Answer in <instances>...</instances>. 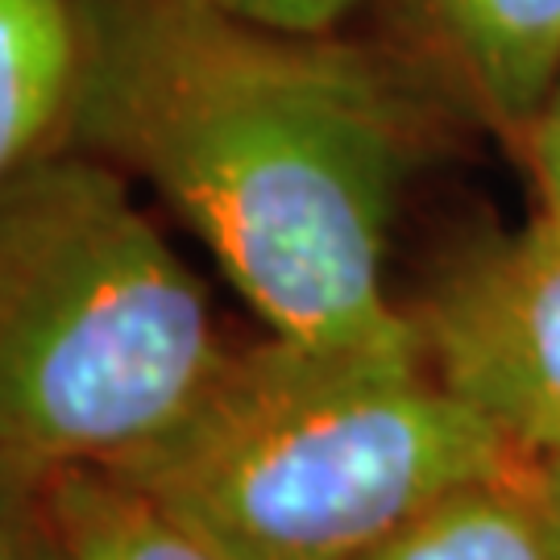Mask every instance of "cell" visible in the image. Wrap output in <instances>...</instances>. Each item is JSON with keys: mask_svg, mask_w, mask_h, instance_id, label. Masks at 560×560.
<instances>
[{"mask_svg": "<svg viewBox=\"0 0 560 560\" xmlns=\"http://www.w3.org/2000/svg\"><path fill=\"white\" fill-rule=\"evenodd\" d=\"M67 138L154 183L275 337L407 324L382 270L432 104L402 59L212 0H96Z\"/></svg>", "mask_w": 560, "mask_h": 560, "instance_id": "1", "label": "cell"}, {"mask_svg": "<svg viewBox=\"0 0 560 560\" xmlns=\"http://www.w3.org/2000/svg\"><path fill=\"white\" fill-rule=\"evenodd\" d=\"M432 370L420 332L270 337L117 469L221 560H361L448 490L527 469Z\"/></svg>", "mask_w": 560, "mask_h": 560, "instance_id": "2", "label": "cell"}, {"mask_svg": "<svg viewBox=\"0 0 560 560\" xmlns=\"http://www.w3.org/2000/svg\"><path fill=\"white\" fill-rule=\"evenodd\" d=\"M229 353L113 162L55 150L0 183V486L125 465Z\"/></svg>", "mask_w": 560, "mask_h": 560, "instance_id": "3", "label": "cell"}, {"mask_svg": "<svg viewBox=\"0 0 560 560\" xmlns=\"http://www.w3.org/2000/svg\"><path fill=\"white\" fill-rule=\"evenodd\" d=\"M432 370L532 460L560 453V237L465 249L411 316Z\"/></svg>", "mask_w": 560, "mask_h": 560, "instance_id": "4", "label": "cell"}, {"mask_svg": "<svg viewBox=\"0 0 560 560\" xmlns=\"http://www.w3.org/2000/svg\"><path fill=\"white\" fill-rule=\"evenodd\" d=\"M460 92L511 138H532L560 80V0H416Z\"/></svg>", "mask_w": 560, "mask_h": 560, "instance_id": "5", "label": "cell"}, {"mask_svg": "<svg viewBox=\"0 0 560 560\" xmlns=\"http://www.w3.org/2000/svg\"><path fill=\"white\" fill-rule=\"evenodd\" d=\"M96 0H0V183L71 129Z\"/></svg>", "mask_w": 560, "mask_h": 560, "instance_id": "6", "label": "cell"}, {"mask_svg": "<svg viewBox=\"0 0 560 560\" xmlns=\"http://www.w3.org/2000/svg\"><path fill=\"white\" fill-rule=\"evenodd\" d=\"M361 560H560V527L536 481V460L448 490Z\"/></svg>", "mask_w": 560, "mask_h": 560, "instance_id": "7", "label": "cell"}, {"mask_svg": "<svg viewBox=\"0 0 560 560\" xmlns=\"http://www.w3.org/2000/svg\"><path fill=\"white\" fill-rule=\"evenodd\" d=\"M67 560H221L183 523L104 469H80L42 490Z\"/></svg>", "mask_w": 560, "mask_h": 560, "instance_id": "8", "label": "cell"}, {"mask_svg": "<svg viewBox=\"0 0 560 560\" xmlns=\"http://www.w3.org/2000/svg\"><path fill=\"white\" fill-rule=\"evenodd\" d=\"M0 560H67L42 490L0 486Z\"/></svg>", "mask_w": 560, "mask_h": 560, "instance_id": "9", "label": "cell"}, {"mask_svg": "<svg viewBox=\"0 0 560 560\" xmlns=\"http://www.w3.org/2000/svg\"><path fill=\"white\" fill-rule=\"evenodd\" d=\"M212 4L282 34H337L340 21L370 0H212Z\"/></svg>", "mask_w": 560, "mask_h": 560, "instance_id": "10", "label": "cell"}, {"mask_svg": "<svg viewBox=\"0 0 560 560\" xmlns=\"http://www.w3.org/2000/svg\"><path fill=\"white\" fill-rule=\"evenodd\" d=\"M527 141H532V162H536V183H540V217H536V224L544 233L560 237V80Z\"/></svg>", "mask_w": 560, "mask_h": 560, "instance_id": "11", "label": "cell"}, {"mask_svg": "<svg viewBox=\"0 0 560 560\" xmlns=\"http://www.w3.org/2000/svg\"><path fill=\"white\" fill-rule=\"evenodd\" d=\"M536 481H540V494H544V502H548V511H552V520H557V527H560V453L536 460Z\"/></svg>", "mask_w": 560, "mask_h": 560, "instance_id": "12", "label": "cell"}]
</instances>
